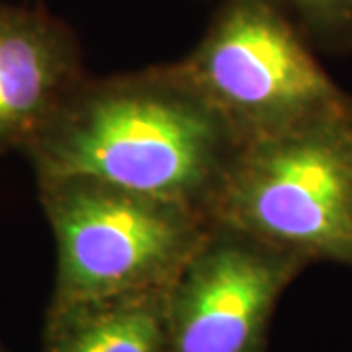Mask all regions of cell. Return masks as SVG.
I'll list each match as a JSON object with an SVG mask.
<instances>
[{
    "mask_svg": "<svg viewBox=\"0 0 352 352\" xmlns=\"http://www.w3.org/2000/svg\"><path fill=\"white\" fill-rule=\"evenodd\" d=\"M36 184L55 241L53 307L168 288L212 223L184 201L88 176Z\"/></svg>",
    "mask_w": 352,
    "mask_h": 352,
    "instance_id": "obj_2",
    "label": "cell"
},
{
    "mask_svg": "<svg viewBox=\"0 0 352 352\" xmlns=\"http://www.w3.org/2000/svg\"><path fill=\"white\" fill-rule=\"evenodd\" d=\"M208 217L309 264L352 266V110L243 143Z\"/></svg>",
    "mask_w": 352,
    "mask_h": 352,
    "instance_id": "obj_3",
    "label": "cell"
},
{
    "mask_svg": "<svg viewBox=\"0 0 352 352\" xmlns=\"http://www.w3.org/2000/svg\"><path fill=\"white\" fill-rule=\"evenodd\" d=\"M241 141L175 63L85 76L24 155L36 178L88 176L208 215Z\"/></svg>",
    "mask_w": 352,
    "mask_h": 352,
    "instance_id": "obj_1",
    "label": "cell"
},
{
    "mask_svg": "<svg viewBox=\"0 0 352 352\" xmlns=\"http://www.w3.org/2000/svg\"><path fill=\"white\" fill-rule=\"evenodd\" d=\"M309 266L212 221L166 296L168 352H266L278 302Z\"/></svg>",
    "mask_w": 352,
    "mask_h": 352,
    "instance_id": "obj_5",
    "label": "cell"
},
{
    "mask_svg": "<svg viewBox=\"0 0 352 352\" xmlns=\"http://www.w3.org/2000/svg\"><path fill=\"white\" fill-rule=\"evenodd\" d=\"M176 65L241 145L352 110L278 0H219Z\"/></svg>",
    "mask_w": 352,
    "mask_h": 352,
    "instance_id": "obj_4",
    "label": "cell"
},
{
    "mask_svg": "<svg viewBox=\"0 0 352 352\" xmlns=\"http://www.w3.org/2000/svg\"><path fill=\"white\" fill-rule=\"evenodd\" d=\"M0 352H10V351H8V349H6V346H4V344L0 342Z\"/></svg>",
    "mask_w": 352,
    "mask_h": 352,
    "instance_id": "obj_9",
    "label": "cell"
},
{
    "mask_svg": "<svg viewBox=\"0 0 352 352\" xmlns=\"http://www.w3.org/2000/svg\"><path fill=\"white\" fill-rule=\"evenodd\" d=\"M315 50L352 51V0H278Z\"/></svg>",
    "mask_w": 352,
    "mask_h": 352,
    "instance_id": "obj_8",
    "label": "cell"
},
{
    "mask_svg": "<svg viewBox=\"0 0 352 352\" xmlns=\"http://www.w3.org/2000/svg\"><path fill=\"white\" fill-rule=\"evenodd\" d=\"M85 76L71 25L41 6L0 2V157L24 153Z\"/></svg>",
    "mask_w": 352,
    "mask_h": 352,
    "instance_id": "obj_6",
    "label": "cell"
},
{
    "mask_svg": "<svg viewBox=\"0 0 352 352\" xmlns=\"http://www.w3.org/2000/svg\"><path fill=\"white\" fill-rule=\"evenodd\" d=\"M168 288L47 305L39 352H168Z\"/></svg>",
    "mask_w": 352,
    "mask_h": 352,
    "instance_id": "obj_7",
    "label": "cell"
}]
</instances>
